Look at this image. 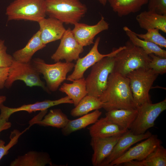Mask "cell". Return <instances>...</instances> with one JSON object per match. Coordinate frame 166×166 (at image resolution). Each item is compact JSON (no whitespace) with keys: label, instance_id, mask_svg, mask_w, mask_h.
Returning <instances> with one entry per match:
<instances>
[{"label":"cell","instance_id":"32","mask_svg":"<svg viewBox=\"0 0 166 166\" xmlns=\"http://www.w3.org/2000/svg\"><path fill=\"white\" fill-rule=\"evenodd\" d=\"M151 60L148 67L158 74L162 75L166 73V58L153 53L148 54Z\"/></svg>","mask_w":166,"mask_h":166},{"label":"cell","instance_id":"6","mask_svg":"<svg viewBox=\"0 0 166 166\" xmlns=\"http://www.w3.org/2000/svg\"><path fill=\"white\" fill-rule=\"evenodd\" d=\"M115 56L105 57L92 66L85 79L87 95L99 98L105 90L113 69Z\"/></svg>","mask_w":166,"mask_h":166},{"label":"cell","instance_id":"9","mask_svg":"<svg viewBox=\"0 0 166 166\" xmlns=\"http://www.w3.org/2000/svg\"><path fill=\"white\" fill-rule=\"evenodd\" d=\"M136 109V117L128 130L134 134L139 135L154 126L156 119L166 109V99L154 104L145 103Z\"/></svg>","mask_w":166,"mask_h":166},{"label":"cell","instance_id":"10","mask_svg":"<svg viewBox=\"0 0 166 166\" xmlns=\"http://www.w3.org/2000/svg\"><path fill=\"white\" fill-rule=\"evenodd\" d=\"M100 39V37L97 38L93 45L87 54L83 57H79L77 60L74 70L72 74L66 78L67 80L72 81L84 77L85 72L89 68L105 57L115 56L119 52L125 47L124 45L118 48H114L110 53L102 54L98 50Z\"/></svg>","mask_w":166,"mask_h":166},{"label":"cell","instance_id":"30","mask_svg":"<svg viewBox=\"0 0 166 166\" xmlns=\"http://www.w3.org/2000/svg\"><path fill=\"white\" fill-rule=\"evenodd\" d=\"M156 29L148 30L144 34L135 33L136 35L140 39L153 43L161 48H166V39Z\"/></svg>","mask_w":166,"mask_h":166},{"label":"cell","instance_id":"2","mask_svg":"<svg viewBox=\"0 0 166 166\" xmlns=\"http://www.w3.org/2000/svg\"><path fill=\"white\" fill-rule=\"evenodd\" d=\"M124 48L115 56L113 71L126 76L140 68H149L151 58L142 48L133 45L129 40Z\"/></svg>","mask_w":166,"mask_h":166},{"label":"cell","instance_id":"13","mask_svg":"<svg viewBox=\"0 0 166 166\" xmlns=\"http://www.w3.org/2000/svg\"><path fill=\"white\" fill-rule=\"evenodd\" d=\"M72 30L75 38L83 47L94 44L95 37L100 33L108 30L109 24L102 16L100 20L96 24L89 25L83 23L77 22L74 25Z\"/></svg>","mask_w":166,"mask_h":166},{"label":"cell","instance_id":"15","mask_svg":"<svg viewBox=\"0 0 166 166\" xmlns=\"http://www.w3.org/2000/svg\"><path fill=\"white\" fill-rule=\"evenodd\" d=\"M122 135L104 137H91L90 144L93 151L91 159L93 166H100L110 155Z\"/></svg>","mask_w":166,"mask_h":166},{"label":"cell","instance_id":"33","mask_svg":"<svg viewBox=\"0 0 166 166\" xmlns=\"http://www.w3.org/2000/svg\"><path fill=\"white\" fill-rule=\"evenodd\" d=\"M148 10L166 15V0H148Z\"/></svg>","mask_w":166,"mask_h":166},{"label":"cell","instance_id":"18","mask_svg":"<svg viewBox=\"0 0 166 166\" xmlns=\"http://www.w3.org/2000/svg\"><path fill=\"white\" fill-rule=\"evenodd\" d=\"M46 46L41 40L39 30L33 36L25 47L14 52L12 56L16 61L30 62L31 61L32 57L35 53Z\"/></svg>","mask_w":166,"mask_h":166},{"label":"cell","instance_id":"7","mask_svg":"<svg viewBox=\"0 0 166 166\" xmlns=\"http://www.w3.org/2000/svg\"><path fill=\"white\" fill-rule=\"evenodd\" d=\"M31 62L38 72L42 74L47 89L52 92L58 89L61 83L66 80L67 74L72 70L75 64L72 62L60 61L48 64L39 58H35Z\"/></svg>","mask_w":166,"mask_h":166},{"label":"cell","instance_id":"39","mask_svg":"<svg viewBox=\"0 0 166 166\" xmlns=\"http://www.w3.org/2000/svg\"><path fill=\"white\" fill-rule=\"evenodd\" d=\"M5 46L4 41L0 40V49L3 48Z\"/></svg>","mask_w":166,"mask_h":166},{"label":"cell","instance_id":"17","mask_svg":"<svg viewBox=\"0 0 166 166\" xmlns=\"http://www.w3.org/2000/svg\"><path fill=\"white\" fill-rule=\"evenodd\" d=\"M88 129L91 137L121 135L128 130L113 122L106 117L98 119Z\"/></svg>","mask_w":166,"mask_h":166},{"label":"cell","instance_id":"20","mask_svg":"<svg viewBox=\"0 0 166 166\" xmlns=\"http://www.w3.org/2000/svg\"><path fill=\"white\" fill-rule=\"evenodd\" d=\"M136 20L142 29L147 30L149 29H156L166 33V15L148 10L137 15Z\"/></svg>","mask_w":166,"mask_h":166},{"label":"cell","instance_id":"3","mask_svg":"<svg viewBox=\"0 0 166 166\" xmlns=\"http://www.w3.org/2000/svg\"><path fill=\"white\" fill-rule=\"evenodd\" d=\"M46 14L63 23L79 22L87 12L86 6L79 0H45Z\"/></svg>","mask_w":166,"mask_h":166},{"label":"cell","instance_id":"21","mask_svg":"<svg viewBox=\"0 0 166 166\" xmlns=\"http://www.w3.org/2000/svg\"><path fill=\"white\" fill-rule=\"evenodd\" d=\"M113 11L121 17L139 11L148 0H108Z\"/></svg>","mask_w":166,"mask_h":166},{"label":"cell","instance_id":"19","mask_svg":"<svg viewBox=\"0 0 166 166\" xmlns=\"http://www.w3.org/2000/svg\"><path fill=\"white\" fill-rule=\"evenodd\" d=\"M53 165L49 154L46 152L30 151L19 156L12 161L10 166H44Z\"/></svg>","mask_w":166,"mask_h":166},{"label":"cell","instance_id":"16","mask_svg":"<svg viewBox=\"0 0 166 166\" xmlns=\"http://www.w3.org/2000/svg\"><path fill=\"white\" fill-rule=\"evenodd\" d=\"M38 22L41 40L45 45L60 40L66 30L62 22L53 18H45Z\"/></svg>","mask_w":166,"mask_h":166},{"label":"cell","instance_id":"38","mask_svg":"<svg viewBox=\"0 0 166 166\" xmlns=\"http://www.w3.org/2000/svg\"><path fill=\"white\" fill-rule=\"evenodd\" d=\"M101 4L103 5V6H105L108 0H95Z\"/></svg>","mask_w":166,"mask_h":166},{"label":"cell","instance_id":"5","mask_svg":"<svg viewBox=\"0 0 166 166\" xmlns=\"http://www.w3.org/2000/svg\"><path fill=\"white\" fill-rule=\"evenodd\" d=\"M6 14L8 21L38 22L46 15L45 0H15L7 7Z\"/></svg>","mask_w":166,"mask_h":166},{"label":"cell","instance_id":"28","mask_svg":"<svg viewBox=\"0 0 166 166\" xmlns=\"http://www.w3.org/2000/svg\"><path fill=\"white\" fill-rule=\"evenodd\" d=\"M103 104L99 98L87 95L70 112L72 116H81L94 110L102 108Z\"/></svg>","mask_w":166,"mask_h":166},{"label":"cell","instance_id":"27","mask_svg":"<svg viewBox=\"0 0 166 166\" xmlns=\"http://www.w3.org/2000/svg\"><path fill=\"white\" fill-rule=\"evenodd\" d=\"M123 30L129 40L134 45L142 48L147 54L153 53L166 58V51L162 48L153 43L140 38L135 32L127 26L124 27Z\"/></svg>","mask_w":166,"mask_h":166},{"label":"cell","instance_id":"23","mask_svg":"<svg viewBox=\"0 0 166 166\" xmlns=\"http://www.w3.org/2000/svg\"><path fill=\"white\" fill-rule=\"evenodd\" d=\"M71 83H64L59 90L65 93L73 101L75 106L87 95L85 78L83 77L72 81Z\"/></svg>","mask_w":166,"mask_h":166},{"label":"cell","instance_id":"35","mask_svg":"<svg viewBox=\"0 0 166 166\" xmlns=\"http://www.w3.org/2000/svg\"><path fill=\"white\" fill-rule=\"evenodd\" d=\"M7 49L5 46L0 49V68H9L14 60L12 56L7 53Z\"/></svg>","mask_w":166,"mask_h":166},{"label":"cell","instance_id":"11","mask_svg":"<svg viewBox=\"0 0 166 166\" xmlns=\"http://www.w3.org/2000/svg\"><path fill=\"white\" fill-rule=\"evenodd\" d=\"M130 148L118 158L111 162L108 166H117L132 160L141 161L144 159L162 142L155 135Z\"/></svg>","mask_w":166,"mask_h":166},{"label":"cell","instance_id":"34","mask_svg":"<svg viewBox=\"0 0 166 166\" xmlns=\"http://www.w3.org/2000/svg\"><path fill=\"white\" fill-rule=\"evenodd\" d=\"M0 133L3 130L9 128L11 126V123L8 121L11 115L8 113L6 106L3 104H0Z\"/></svg>","mask_w":166,"mask_h":166},{"label":"cell","instance_id":"36","mask_svg":"<svg viewBox=\"0 0 166 166\" xmlns=\"http://www.w3.org/2000/svg\"><path fill=\"white\" fill-rule=\"evenodd\" d=\"M9 68H0V89L5 87L6 81L7 78Z\"/></svg>","mask_w":166,"mask_h":166},{"label":"cell","instance_id":"1","mask_svg":"<svg viewBox=\"0 0 166 166\" xmlns=\"http://www.w3.org/2000/svg\"><path fill=\"white\" fill-rule=\"evenodd\" d=\"M107 111L118 109H136L129 79L116 72L109 75L105 90L99 98Z\"/></svg>","mask_w":166,"mask_h":166},{"label":"cell","instance_id":"22","mask_svg":"<svg viewBox=\"0 0 166 166\" xmlns=\"http://www.w3.org/2000/svg\"><path fill=\"white\" fill-rule=\"evenodd\" d=\"M65 103L73 104V102L67 96L56 100H45L33 104L24 105L17 108H12L7 107V108L9 113L11 115L15 113L21 111H25L30 113L38 111H44L52 107Z\"/></svg>","mask_w":166,"mask_h":166},{"label":"cell","instance_id":"24","mask_svg":"<svg viewBox=\"0 0 166 166\" xmlns=\"http://www.w3.org/2000/svg\"><path fill=\"white\" fill-rule=\"evenodd\" d=\"M102 114L99 110L81 116L73 120H69L67 125L61 129V132L64 136H67L75 132L84 128L94 124Z\"/></svg>","mask_w":166,"mask_h":166},{"label":"cell","instance_id":"12","mask_svg":"<svg viewBox=\"0 0 166 166\" xmlns=\"http://www.w3.org/2000/svg\"><path fill=\"white\" fill-rule=\"evenodd\" d=\"M59 45L51 56L54 62L65 60L66 62L77 60L84 51L83 47L77 41L70 28L66 29L60 39Z\"/></svg>","mask_w":166,"mask_h":166},{"label":"cell","instance_id":"4","mask_svg":"<svg viewBox=\"0 0 166 166\" xmlns=\"http://www.w3.org/2000/svg\"><path fill=\"white\" fill-rule=\"evenodd\" d=\"M159 74L149 68H140L130 72L126 76L137 107L145 103H151L149 91Z\"/></svg>","mask_w":166,"mask_h":166},{"label":"cell","instance_id":"26","mask_svg":"<svg viewBox=\"0 0 166 166\" xmlns=\"http://www.w3.org/2000/svg\"><path fill=\"white\" fill-rule=\"evenodd\" d=\"M123 164L125 166H166V149L160 144L144 160H132Z\"/></svg>","mask_w":166,"mask_h":166},{"label":"cell","instance_id":"31","mask_svg":"<svg viewBox=\"0 0 166 166\" xmlns=\"http://www.w3.org/2000/svg\"><path fill=\"white\" fill-rule=\"evenodd\" d=\"M28 129L27 128L22 132L17 129L13 130L10 133V141L6 145L5 142L0 139V160L4 156L8 153L9 150L17 144L20 136Z\"/></svg>","mask_w":166,"mask_h":166},{"label":"cell","instance_id":"29","mask_svg":"<svg viewBox=\"0 0 166 166\" xmlns=\"http://www.w3.org/2000/svg\"><path fill=\"white\" fill-rule=\"evenodd\" d=\"M69 120L67 115L60 109H55L50 110L42 119L37 121L34 124L62 129L65 127Z\"/></svg>","mask_w":166,"mask_h":166},{"label":"cell","instance_id":"37","mask_svg":"<svg viewBox=\"0 0 166 166\" xmlns=\"http://www.w3.org/2000/svg\"><path fill=\"white\" fill-rule=\"evenodd\" d=\"M6 99V97L4 96H0V104H3Z\"/></svg>","mask_w":166,"mask_h":166},{"label":"cell","instance_id":"25","mask_svg":"<svg viewBox=\"0 0 166 166\" xmlns=\"http://www.w3.org/2000/svg\"><path fill=\"white\" fill-rule=\"evenodd\" d=\"M137 113V109H115L107 111L105 117L113 122L128 129Z\"/></svg>","mask_w":166,"mask_h":166},{"label":"cell","instance_id":"14","mask_svg":"<svg viewBox=\"0 0 166 166\" xmlns=\"http://www.w3.org/2000/svg\"><path fill=\"white\" fill-rule=\"evenodd\" d=\"M152 135L148 131L144 134L135 135L128 130L121 136L110 155L100 166H108L111 162L122 155L132 145L148 138Z\"/></svg>","mask_w":166,"mask_h":166},{"label":"cell","instance_id":"8","mask_svg":"<svg viewBox=\"0 0 166 166\" xmlns=\"http://www.w3.org/2000/svg\"><path fill=\"white\" fill-rule=\"evenodd\" d=\"M18 80L23 81L28 86L39 87L46 92H49L44 83L41 79L40 73L31 61L24 63L14 60L9 67L8 76L5 82V87L7 88H10L13 83Z\"/></svg>","mask_w":166,"mask_h":166}]
</instances>
